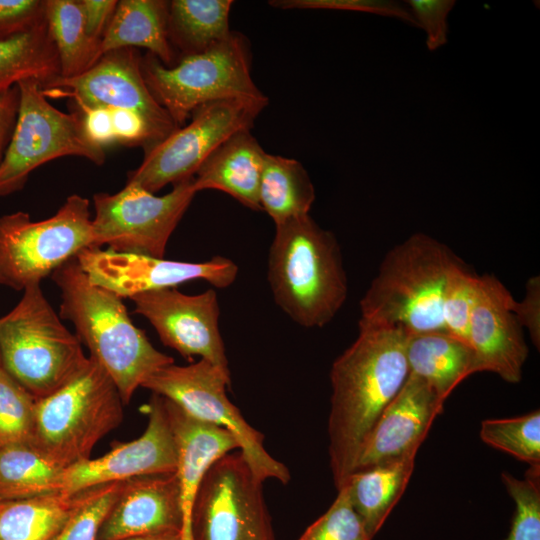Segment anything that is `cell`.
<instances>
[{
	"label": "cell",
	"instance_id": "40",
	"mask_svg": "<svg viewBox=\"0 0 540 540\" xmlns=\"http://www.w3.org/2000/svg\"><path fill=\"white\" fill-rule=\"evenodd\" d=\"M45 22V0H0V40L26 33Z\"/></svg>",
	"mask_w": 540,
	"mask_h": 540
},
{
	"label": "cell",
	"instance_id": "17",
	"mask_svg": "<svg viewBox=\"0 0 540 540\" xmlns=\"http://www.w3.org/2000/svg\"><path fill=\"white\" fill-rule=\"evenodd\" d=\"M144 412L148 423L140 437L125 443L115 442L103 456L66 468L62 492L73 494L105 483L176 472L178 449L164 398L153 393Z\"/></svg>",
	"mask_w": 540,
	"mask_h": 540
},
{
	"label": "cell",
	"instance_id": "28",
	"mask_svg": "<svg viewBox=\"0 0 540 540\" xmlns=\"http://www.w3.org/2000/svg\"><path fill=\"white\" fill-rule=\"evenodd\" d=\"M60 76L59 60L46 20L38 27L0 40V93L25 80L42 86Z\"/></svg>",
	"mask_w": 540,
	"mask_h": 540
},
{
	"label": "cell",
	"instance_id": "23",
	"mask_svg": "<svg viewBox=\"0 0 540 540\" xmlns=\"http://www.w3.org/2000/svg\"><path fill=\"white\" fill-rule=\"evenodd\" d=\"M168 4L164 0H121L102 36L100 57L122 48H145L166 67L177 62L168 39Z\"/></svg>",
	"mask_w": 540,
	"mask_h": 540
},
{
	"label": "cell",
	"instance_id": "44",
	"mask_svg": "<svg viewBox=\"0 0 540 540\" xmlns=\"http://www.w3.org/2000/svg\"><path fill=\"white\" fill-rule=\"evenodd\" d=\"M88 36L100 45L102 36L114 14L116 0H78Z\"/></svg>",
	"mask_w": 540,
	"mask_h": 540
},
{
	"label": "cell",
	"instance_id": "47",
	"mask_svg": "<svg viewBox=\"0 0 540 540\" xmlns=\"http://www.w3.org/2000/svg\"><path fill=\"white\" fill-rule=\"evenodd\" d=\"M0 366H1V362H0Z\"/></svg>",
	"mask_w": 540,
	"mask_h": 540
},
{
	"label": "cell",
	"instance_id": "41",
	"mask_svg": "<svg viewBox=\"0 0 540 540\" xmlns=\"http://www.w3.org/2000/svg\"><path fill=\"white\" fill-rule=\"evenodd\" d=\"M116 144L127 147L141 146L144 151L158 143V139L147 121L129 109L108 108Z\"/></svg>",
	"mask_w": 540,
	"mask_h": 540
},
{
	"label": "cell",
	"instance_id": "13",
	"mask_svg": "<svg viewBox=\"0 0 540 540\" xmlns=\"http://www.w3.org/2000/svg\"><path fill=\"white\" fill-rule=\"evenodd\" d=\"M193 540H274L263 482L243 454L228 452L206 471L192 512Z\"/></svg>",
	"mask_w": 540,
	"mask_h": 540
},
{
	"label": "cell",
	"instance_id": "42",
	"mask_svg": "<svg viewBox=\"0 0 540 540\" xmlns=\"http://www.w3.org/2000/svg\"><path fill=\"white\" fill-rule=\"evenodd\" d=\"M511 310L520 326L526 327L530 338L537 349L540 347V278L531 277L526 283L523 300L519 303L515 299Z\"/></svg>",
	"mask_w": 540,
	"mask_h": 540
},
{
	"label": "cell",
	"instance_id": "14",
	"mask_svg": "<svg viewBox=\"0 0 540 540\" xmlns=\"http://www.w3.org/2000/svg\"><path fill=\"white\" fill-rule=\"evenodd\" d=\"M141 58L136 48L110 51L82 74L57 77L42 86L43 93L47 98L68 97L75 108L100 106L135 111L160 142L179 127L149 91L141 72Z\"/></svg>",
	"mask_w": 540,
	"mask_h": 540
},
{
	"label": "cell",
	"instance_id": "37",
	"mask_svg": "<svg viewBox=\"0 0 540 540\" xmlns=\"http://www.w3.org/2000/svg\"><path fill=\"white\" fill-rule=\"evenodd\" d=\"M477 280L478 276L462 262L448 277L442 303L445 331L468 344L469 321Z\"/></svg>",
	"mask_w": 540,
	"mask_h": 540
},
{
	"label": "cell",
	"instance_id": "5",
	"mask_svg": "<svg viewBox=\"0 0 540 540\" xmlns=\"http://www.w3.org/2000/svg\"><path fill=\"white\" fill-rule=\"evenodd\" d=\"M123 400L92 357L69 382L36 400L31 444L66 469L91 458L95 445L123 420Z\"/></svg>",
	"mask_w": 540,
	"mask_h": 540
},
{
	"label": "cell",
	"instance_id": "27",
	"mask_svg": "<svg viewBox=\"0 0 540 540\" xmlns=\"http://www.w3.org/2000/svg\"><path fill=\"white\" fill-rule=\"evenodd\" d=\"M314 200V185L299 161L265 154L259 201L275 225L309 214Z\"/></svg>",
	"mask_w": 540,
	"mask_h": 540
},
{
	"label": "cell",
	"instance_id": "46",
	"mask_svg": "<svg viewBox=\"0 0 540 540\" xmlns=\"http://www.w3.org/2000/svg\"><path fill=\"white\" fill-rule=\"evenodd\" d=\"M124 540H182L181 533L178 531H168L138 537H132Z\"/></svg>",
	"mask_w": 540,
	"mask_h": 540
},
{
	"label": "cell",
	"instance_id": "18",
	"mask_svg": "<svg viewBox=\"0 0 540 540\" xmlns=\"http://www.w3.org/2000/svg\"><path fill=\"white\" fill-rule=\"evenodd\" d=\"M514 298L494 276H478L469 321L473 373L489 371L519 383L528 356L522 327L511 310Z\"/></svg>",
	"mask_w": 540,
	"mask_h": 540
},
{
	"label": "cell",
	"instance_id": "25",
	"mask_svg": "<svg viewBox=\"0 0 540 540\" xmlns=\"http://www.w3.org/2000/svg\"><path fill=\"white\" fill-rule=\"evenodd\" d=\"M417 453L353 472L345 485L352 505L373 538L402 497Z\"/></svg>",
	"mask_w": 540,
	"mask_h": 540
},
{
	"label": "cell",
	"instance_id": "32",
	"mask_svg": "<svg viewBox=\"0 0 540 540\" xmlns=\"http://www.w3.org/2000/svg\"><path fill=\"white\" fill-rule=\"evenodd\" d=\"M481 440L529 466L540 465V411L481 422Z\"/></svg>",
	"mask_w": 540,
	"mask_h": 540
},
{
	"label": "cell",
	"instance_id": "24",
	"mask_svg": "<svg viewBox=\"0 0 540 540\" xmlns=\"http://www.w3.org/2000/svg\"><path fill=\"white\" fill-rule=\"evenodd\" d=\"M406 358L409 373L425 381L443 402L474 374L471 346L443 331L407 334Z\"/></svg>",
	"mask_w": 540,
	"mask_h": 540
},
{
	"label": "cell",
	"instance_id": "35",
	"mask_svg": "<svg viewBox=\"0 0 540 540\" xmlns=\"http://www.w3.org/2000/svg\"><path fill=\"white\" fill-rule=\"evenodd\" d=\"M501 480L515 502L505 540H540V465L529 466L522 479L502 472Z\"/></svg>",
	"mask_w": 540,
	"mask_h": 540
},
{
	"label": "cell",
	"instance_id": "33",
	"mask_svg": "<svg viewBox=\"0 0 540 540\" xmlns=\"http://www.w3.org/2000/svg\"><path fill=\"white\" fill-rule=\"evenodd\" d=\"M124 481L92 486L76 492V504L53 540H97L106 516Z\"/></svg>",
	"mask_w": 540,
	"mask_h": 540
},
{
	"label": "cell",
	"instance_id": "20",
	"mask_svg": "<svg viewBox=\"0 0 540 540\" xmlns=\"http://www.w3.org/2000/svg\"><path fill=\"white\" fill-rule=\"evenodd\" d=\"M182 529L176 472L144 475L124 481L97 540H124L168 531L182 533Z\"/></svg>",
	"mask_w": 540,
	"mask_h": 540
},
{
	"label": "cell",
	"instance_id": "22",
	"mask_svg": "<svg viewBox=\"0 0 540 540\" xmlns=\"http://www.w3.org/2000/svg\"><path fill=\"white\" fill-rule=\"evenodd\" d=\"M266 152L250 130L239 131L220 144L194 175L197 192H225L252 210H261L259 187Z\"/></svg>",
	"mask_w": 540,
	"mask_h": 540
},
{
	"label": "cell",
	"instance_id": "43",
	"mask_svg": "<svg viewBox=\"0 0 540 540\" xmlns=\"http://www.w3.org/2000/svg\"><path fill=\"white\" fill-rule=\"evenodd\" d=\"M80 115L86 137L103 148L116 144L110 110L106 107L76 108Z\"/></svg>",
	"mask_w": 540,
	"mask_h": 540
},
{
	"label": "cell",
	"instance_id": "4",
	"mask_svg": "<svg viewBox=\"0 0 540 540\" xmlns=\"http://www.w3.org/2000/svg\"><path fill=\"white\" fill-rule=\"evenodd\" d=\"M463 261L445 244L416 233L393 247L360 301L359 326L443 331L448 277Z\"/></svg>",
	"mask_w": 540,
	"mask_h": 540
},
{
	"label": "cell",
	"instance_id": "12",
	"mask_svg": "<svg viewBox=\"0 0 540 540\" xmlns=\"http://www.w3.org/2000/svg\"><path fill=\"white\" fill-rule=\"evenodd\" d=\"M194 177L156 196L133 182L115 194L93 196V247L164 258L168 240L195 194Z\"/></svg>",
	"mask_w": 540,
	"mask_h": 540
},
{
	"label": "cell",
	"instance_id": "21",
	"mask_svg": "<svg viewBox=\"0 0 540 540\" xmlns=\"http://www.w3.org/2000/svg\"><path fill=\"white\" fill-rule=\"evenodd\" d=\"M163 398L178 449L176 474L183 513L182 540H193L191 512L199 485L213 462L239 446L227 430L196 420Z\"/></svg>",
	"mask_w": 540,
	"mask_h": 540
},
{
	"label": "cell",
	"instance_id": "3",
	"mask_svg": "<svg viewBox=\"0 0 540 540\" xmlns=\"http://www.w3.org/2000/svg\"><path fill=\"white\" fill-rule=\"evenodd\" d=\"M275 226L267 274L274 300L300 326L323 327L348 294L337 239L309 214Z\"/></svg>",
	"mask_w": 540,
	"mask_h": 540
},
{
	"label": "cell",
	"instance_id": "11",
	"mask_svg": "<svg viewBox=\"0 0 540 540\" xmlns=\"http://www.w3.org/2000/svg\"><path fill=\"white\" fill-rule=\"evenodd\" d=\"M268 98H230L197 107L190 122L144 151L141 164L128 173L133 182L155 193L168 184L194 177L205 159L225 140L251 130Z\"/></svg>",
	"mask_w": 540,
	"mask_h": 540
},
{
	"label": "cell",
	"instance_id": "34",
	"mask_svg": "<svg viewBox=\"0 0 540 540\" xmlns=\"http://www.w3.org/2000/svg\"><path fill=\"white\" fill-rule=\"evenodd\" d=\"M36 400L0 366V447L31 444Z\"/></svg>",
	"mask_w": 540,
	"mask_h": 540
},
{
	"label": "cell",
	"instance_id": "2",
	"mask_svg": "<svg viewBox=\"0 0 540 540\" xmlns=\"http://www.w3.org/2000/svg\"><path fill=\"white\" fill-rule=\"evenodd\" d=\"M61 292L60 316L117 386L124 404L138 387L174 359L158 351L129 317L122 298L92 284L76 258L51 274Z\"/></svg>",
	"mask_w": 540,
	"mask_h": 540
},
{
	"label": "cell",
	"instance_id": "8",
	"mask_svg": "<svg viewBox=\"0 0 540 540\" xmlns=\"http://www.w3.org/2000/svg\"><path fill=\"white\" fill-rule=\"evenodd\" d=\"M93 247L89 200L70 195L51 217L33 221L17 211L0 216V284L15 290L40 283Z\"/></svg>",
	"mask_w": 540,
	"mask_h": 540
},
{
	"label": "cell",
	"instance_id": "7",
	"mask_svg": "<svg viewBox=\"0 0 540 540\" xmlns=\"http://www.w3.org/2000/svg\"><path fill=\"white\" fill-rule=\"evenodd\" d=\"M250 43L243 34L228 37L207 50L164 66L153 54L141 58V72L157 103L177 127L199 106L230 98L265 96L251 77Z\"/></svg>",
	"mask_w": 540,
	"mask_h": 540
},
{
	"label": "cell",
	"instance_id": "9",
	"mask_svg": "<svg viewBox=\"0 0 540 540\" xmlns=\"http://www.w3.org/2000/svg\"><path fill=\"white\" fill-rule=\"evenodd\" d=\"M17 87V118L0 163V197L21 190L36 168L54 159L76 156L98 166L105 162V150L86 137L77 112L54 107L38 81H21Z\"/></svg>",
	"mask_w": 540,
	"mask_h": 540
},
{
	"label": "cell",
	"instance_id": "15",
	"mask_svg": "<svg viewBox=\"0 0 540 540\" xmlns=\"http://www.w3.org/2000/svg\"><path fill=\"white\" fill-rule=\"evenodd\" d=\"M75 258L92 284L122 299L144 292L175 288L196 279L205 280L217 288H226L238 274V266L222 256L192 263L90 247Z\"/></svg>",
	"mask_w": 540,
	"mask_h": 540
},
{
	"label": "cell",
	"instance_id": "6",
	"mask_svg": "<svg viewBox=\"0 0 540 540\" xmlns=\"http://www.w3.org/2000/svg\"><path fill=\"white\" fill-rule=\"evenodd\" d=\"M0 318L2 368L36 399L69 382L87 364L81 342L61 322L40 283L27 286Z\"/></svg>",
	"mask_w": 540,
	"mask_h": 540
},
{
	"label": "cell",
	"instance_id": "10",
	"mask_svg": "<svg viewBox=\"0 0 540 540\" xmlns=\"http://www.w3.org/2000/svg\"><path fill=\"white\" fill-rule=\"evenodd\" d=\"M230 383L229 371L200 359L186 366L173 363L163 367L141 387L169 399L192 418L231 433L259 481L275 479L287 484L288 468L266 451L263 435L249 425L228 399L226 388Z\"/></svg>",
	"mask_w": 540,
	"mask_h": 540
},
{
	"label": "cell",
	"instance_id": "36",
	"mask_svg": "<svg viewBox=\"0 0 540 540\" xmlns=\"http://www.w3.org/2000/svg\"><path fill=\"white\" fill-rule=\"evenodd\" d=\"M329 509L303 532L298 540H372L354 509L346 485L340 488Z\"/></svg>",
	"mask_w": 540,
	"mask_h": 540
},
{
	"label": "cell",
	"instance_id": "19",
	"mask_svg": "<svg viewBox=\"0 0 540 540\" xmlns=\"http://www.w3.org/2000/svg\"><path fill=\"white\" fill-rule=\"evenodd\" d=\"M443 404L425 381L409 373L364 441L354 472L417 453Z\"/></svg>",
	"mask_w": 540,
	"mask_h": 540
},
{
	"label": "cell",
	"instance_id": "45",
	"mask_svg": "<svg viewBox=\"0 0 540 540\" xmlns=\"http://www.w3.org/2000/svg\"><path fill=\"white\" fill-rule=\"evenodd\" d=\"M19 106L17 85L0 93V163L11 139Z\"/></svg>",
	"mask_w": 540,
	"mask_h": 540
},
{
	"label": "cell",
	"instance_id": "16",
	"mask_svg": "<svg viewBox=\"0 0 540 540\" xmlns=\"http://www.w3.org/2000/svg\"><path fill=\"white\" fill-rule=\"evenodd\" d=\"M130 299L135 304V313L151 323L164 345L189 360L197 355L229 371L214 289L187 295L167 288L140 293Z\"/></svg>",
	"mask_w": 540,
	"mask_h": 540
},
{
	"label": "cell",
	"instance_id": "31",
	"mask_svg": "<svg viewBox=\"0 0 540 540\" xmlns=\"http://www.w3.org/2000/svg\"><path fill=\"white\" fill-rule=\"evenodd\" d=\"M45 20L58 55L59 77L78 76L100 58V45L86 32L78 0H45Z\"/></svg>",
	"mask_w": 540,
	"mask_h": 540
},
{
	"label": "cell",
	"instance_id": "29",
	"mask_svg": "<svg viewBox=\"0 0 540 540\" xmlns=\"http://www.w3.org/2000/svg\"><path fill=\"white\" fill-rule=\"evenodd\" d=\"M76 504V493L0 501V540H53Z\"/></svg>",
	"mask_w": 540,
	"mask_h": 540
},
{
	"label": "cell",
	"instance_id": "26",
	"mask_svg": "<svg viewBox=\"0 0 540 540\" xmlns=\"http://www.w3.org/2000/svg\"><path fill=\"white\" fill-rule=\"evenodd\" d=\"M232 0H172L168 4V39L177 59L201 53L231 33Z\"/></svg>",
	"mask_w": 540,
	"mask_h": 540
},
{
	"label": "cell",
	"instance_id": "39",
	"mask_svg": "<svg viewBox=\"0 0 540 540\" xmlns=\"http://www.w3.org/2000/svg\"><path fill=\"white\" fill-rule=\"evenodd\" d=\"M404 3L411 11L418 28L425 31L429 51L433 52L447 43V17L456 4L455 0H408Z\"/></svg>",
	"mask_w": 540,
	"mask_h": 540
},
{
	"label": "cell",
	"instance_id": "1",
	"mask_svg": "<svg viewBox=\"0 0 540 540\" xmlns=\"http://www.w3.org/2000/svg\"><path fill=\"white\" fill-rule=\"evenodd\" d=\"M406 340L401 328L359 326L356 340L332 365L327 430L337 490L354 472L364 441L409 376Z\"/></svg>",
	"mask_w": 540,
	"mask_h": 540
},
{
	"label": "cell",
	"instance_id": "38",
	"mask_svg": "<svg viewBox=\"0 0 540 540\" xmlns=\"http://www.w3.org/2000/svg\"><path fill=\"white\" fill-rule=\"evenodd\" d=\"M269 4L280 9H330L373 13L395 17L418 28L406 4L390 0H272Z\"/></svg>",
	"mask_w": 540,
	"mask_h": 540
},
{
	"label": "cell",
	"instance_id": "30",
	"mask_svg": "<svg viewBox=\"0 0 540 540\" xmlns=\"http://www.w3.org/2000/svg\"><path fill=\"white\" fill-rule=\"evenodd\" d=\"M64 471L30 444L0 447V501L62 492Z\"/></svg>",
	"mask_w": 540,
	"mask_h": 540
}]
</instances>
